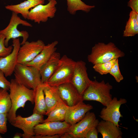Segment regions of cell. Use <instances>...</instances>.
<instances>
[{
	"instance_id": "1",
	"label": "cell",
	"mask_w": 138,
	"mask_h": 138,
	"mask_svg": "<svg viewBox=\"0 0 138 138\" xmlns=\"http://www.w3.org/2000/svg\"><path fill=\"white\" fill-rule=\"evenodd\" d=\"M10 82L9 94L11 107L7 113V118L10 123L16 117L17 110L24 108L27 101L34 103V91L19 83L15 79H12Z\"/></svg>"
},
{
	"instance_id": "2",
	"label": "cell",
	"mask_w": 138,
	"mask_h": 138,
	"mask_svg": "<svg viewBox=\"0 0 138 138\" xmlns=\"http://www.w3.org/2000/svg\"><path fill=\"white\" fill-rule=\"evenodd\" d=\"M124 53L111 42L107 44L99 42L92 48L91 53L88 55V61L94 65L122 57Z\"/></svg>"
},
{
	"instance_id": "3",
	"label": "cell",
	"mask_w": 138,
	"mask_h": 138,
	"mask_svg": "<svg viewBox=\"0 0 138 138\" xmlns=\"http://www.w3.org/2000/svg\"><path fill=\"white\" fill-rule=\"evenodd\" d=\"M113 87L104 80L98 82L96 80L91 82L82 95L83 101H94L100 103L105 107L112 99L110 93Z\"/></svg>"
},
{
	"instance_id": "4",
	"label": "cell",
	"mask_w": 138,
	"mask_h": 138,
	"mask_svg": "<svg viewBox=\"0 0 138 138\" xmlns=\"http://www.w3.org/2000/svg\"><path fill=\"white\" fill-rule=\"evenodd\" d=\"M14 73L15 80L28 88L35 90L41 84L39 70L34 67L17 63Z\"/></svg>"
},
{
	"instance_id": "5",
	"label": "cell",
	"mask_w": 138,
	"mask_h": 138,
	"mask_svg": "<svg viewBox=\"0 0 138 138\" xmlns=\"http://www.w3.org/2000/svg\"><path fill=\"white\" fill-rule=\"evenodd\" d=\"M76 62L64 55L61 59L60 64L47 83L50 86H58L71 82Z\"/></svg>"
},
{
	"instance_id": "6",
	"label": "cell",
	"mask_w": 138,
	"mask_h": 138,
	"mask_svg": "<svg viewBox=\"0 0 138 138\" xmlns=\"http://www.w3.org/2000/svg\"><path fill=\"white\" fill-rule=\"evenodd\" d=\"M19 25L28 27H32L31 24L22 19L17 14L12 12L9 24L4 29L0 30V34L3 35L5 37V44L6 47L8 46L9 41L11 39L22 37V40L20 43L21 45L23 44L27 41L29 36V33L26 31L18 30L17 27Z\"/></svg>"
},
{
	"instance_id": "7",
	"label": "cell",
	"mask_w": 138,
	"mask_h": 138,
	"mask_svg": "<svg viewBox=\"0 0 138 138\" xmlns=\"http://www.w3.org/2000/svg\"><path fill=\"white\" fill-rule=\"evenodd\" d=\"M44 120L43 115L33 113L27 117L18 115L10 123L13 126L22 130V138H32L35 135V126L42 123Z\"/></svg>"
},
{
	"instance_id": "8",
	"label": "cell",
	"mask_w": 138,
	"mask_h": 138,
	"mask_svg": "<svg viewBox=\"0 0 138 138\" xmlns=\"http://www.w3.org/2000/svg\"><path fill=\"white\" fill-rule=\"evenodd\" d=\"M48 0L46 4H39L31 8L27 19L39 24L47 22L49 18H53L57 10V2L56 0Z\"/></svg>"
},
{
	"instance_id": "9",
	"label": "cell",
	"mask_w": 138,
	"mask_h": 138,
	"mask_svg": "<svg viewBox=\"0 0 138 138\" xmlns=\"http://www.w3.org/2000/svg\"><path fill=\"white\" fill-rule=\"evenodd\" d=\"M99 122L95 113L89 111L81 120L71 125L67 132L71 138H84L89 130L96 127Z\"/></svg>"
},
{
	"instance_id": "10",
	"label": "cell",
	"mask_w": 138,
	"mask_h": 138,
	"mask_svg": "<svg viewBox=\"0 0 138 138\" xmlns=\"http://www.w3.org/2000/svg\"><path fill=\"white\" fill-rule=\"evenodd\" d=\"M22 45L18 53L17 63L26 65L36 57L45 45L42 41L38 40L31 42L27 41Z\"/></svg>"
},
{
	"instance_id": "11",
	"label": "cell",
	"mask_w": 138,
	"mask_h": 138,
	"mask_svg": "<svg viewBox=\"0 0 138 138\" xmlns=\"http://www.w3.org/2000/svg\"><path fill=\"white\" fill-rule=\"evenodd\" d=\"M127 102L126 100L124 98H120L118 100L117 97H113L107 106L102 109L99 117L102 120L110 121L119 127L120 118L123 117L120 108L121 105Z\"/></svg>"
},
{
	"instance_id": "12",
	"label": "cell",
	"mask_w": 138,
	"mask_h": 138,
	"mask_svg": "<svg viewBox=\"0 0 138 138\" xmlns=\"http://www.w3.org/2000/svg\"><path fill=\"white\" fill-rule=\"evenodd\" d=\"M87 70L85 62L82 60L76 62L71 83L82 96L91 81Z\"/></svg>"
},
{
	"instance_id": "13",
	"label": "cell",
	"mask_w": 138,
	"mask_h": 138,
	"mask_svg": "<svg viewBox=\"0 0 138 138\" xmlns=\"http://www.w3.org/2000/svg\"><path fill=\"white\" fill-rule=\"evenodd\" d=\"M71 125L64 121H48L36 125L34 128L36 135H54L67 132Z\"/></svg>"
},
{
	"instance_id": "14",
	"label": "cell",
	"mask_w": 138,
	"mask_h": 138,
	"mask_svg": "<svg viewBox=\"0 0 138 138\" xmlns=\"http://www.w3.org/2000/svg\"><path fill=\"white\" fill-rule=\"evenodd\" d=\"M13 49L11 53L4 57L0 56V70L6 77L11 76L14 73L17 63L18 54L20 47L19 38L12 39Z\"/></svg>"
},
{
	"instance_id": "15",
	"label": "cell",
	"mask_w": 138,
	"mask_h": 138,
	"mask_svg": "<svg viewBox=\"0 0 138 138\" xmlns=\"http://www.w3.org/2000/svg\"><path fill=\"white\" fill-rule=\"evenodd\" d=\"M89 104H86L82 101L72 106H68L64 121L71 125L81 120L86 113L93 109Z\"/></svg>"
},
{
	"instance_id": "16",
	"label": "cell",
	"mask_w": 138,
	"mask_h": 138,
	"mask_svg": "<svg viewBox=\"0 0 138 138\" xmlns=\"http://www.w3.org/2000/svg\"><path fill=\"white\" fill-rule=\"evenodd\" d=\"M57 87L61 99L68 106H74L83 101L82 96L72 83H64Z\"/></svg>"
},
{
	"instance_id": "17",
	"label": "cell",
	"mask_w": 138,
	"mask_h": 138,
	"mask_svg": "<svg viewBox=\"0 0 138 138\" xmlns=\"http://www.w3.org/2000/svg\"><path fill=\"white\" fill-rule=\"evenodd\" d=\"M60 54L55 52L48 60L39 69L41 84H47L59 66L61 61Z\"/></svg>"
},
{
	"instance_id": "18",
	"label": "cell",
	"mask_w": 138,
	"mask_h": 138,
	"mask_svg": "<svg viewBox=\"0 0 138 138\" xmlns=\"http://www.w3.org/2000/svg\"><path fill=\"white\" fill-rule=\"evenodd\" d=\"M42 85L47 107V116L59 104L63 101L60 96L57 86H50L47 84Z\"/></svg>"
},
{
	"instance_id": "19",
	"label": "cell",
	"mask_w": 138,
	"mask_h": 138,
	"mask_svg": "<svg viewBox=\"0 0 138 138\" xmlns=\"http://www.w3.org/2000/svg\"><path fill=\"white\" fill-rule=\"evenodd\" d=\"M58 43L57 41H55L45 45L42 50L36 57L26 65L34 67L39 70L56 52L57 49L56 46Z\"/></svg>"
},
{
	"instance_id": "20",
	"label": "cell",
	"mask_w": 138,
	"mask_h": 138,
	"mask_svg": "<svg viewBox=\"0 0 138 138\" xmlns=\"http://www.w3.org/2000/svg\"><path fill=\"white\" fill-rule=\"evenodd\" d=\"M96 128L103 138H122L123 133L120 128L110 121L102 120Z\"/></svg>"
},
{
	"instance_id": "21",
	"label": "cell",
	"mask_w": 138,
	"mask_h": 138,
	"mask_svg": "<svg viewBox=\"0 0 138 138\" xmlns=\"http://www.w3.org/2000/svg\"><path fill=\"white\" fill-rule=\"evenodd\" d=\"M44 3V1L42 0H26L18 4L7 5L5 8L17 14H20L25 19H27L30 9Z\"/></svg>"
},
{
	"instance_id": "22",
	"label": "cell",
	"mask_w": 138,
	"mask_h": 138,
	"mask_svg": "<svg viewBox=\"0 0 138 138\" xmlns=\"http://www.w3.org/2000/svg\"><path fill=\"white\" fill-rule=\"evenodd\" d=\"M34 91V106L33 113L46 115L47 109L42 84L38 86Z\"/></svg>"
},
{
	"instance_id": "23",
	"label": "cell",
	"mask_w": 138,
	"mask_h": 138,
	"mask_svg": "<svg viewBox=\"0 0 138 138\" xmlns=\"http://www.w3.org/2000/svg\"><path fill=\"white\" fill-rule=\"evenodd\" d=\"M68 106L63 101L60 103L49 113L43 122L64 121Z\"/></svg>"
},
{
	"instance_id": "24",
	"label": "cell",
	"mask_w": 138,
	"mask_h": 138,
	"mask_svg": "<svg viewBox=\"0 0 138 138\" xmlns=\"http://www.w3.org/2000/svg\"><path fill=\"white\" fill-rule=\"evenodd\" d=\"M123 31V36L132 37L138 33V14L131 11Z\"/></svg>"
},
{
	"instance_id": "25",
	"label": "cell",
	"mask_w": 138,
	"mask_h": 138,
	"mask_svg": "<svg viewBox=\"0 0 138 138\" xmlns=\"http://www.w3.org/2000/svg\"><path fill=\"white\" fill-rule=\"evenodd\" d=\"M66 1L67 10L70 14L72 15L75 14L76 12L78 10L88 13L95 7V6L86 4L81 0Z\"/></svg>"
},
{
	"instance_id": "26",
	"label": "cell",
	"mask_w": 138,
	"mask_h": 138,
	"mask_svg": "<svg viewBox=\"0 0 138 138\" xmlns=\"http://www.w3.org/2000/svg\"><path fill=\"white\" fill-rule=\"evenodd\" d=\"M7 90L0 88V113H8L11 107V102Z\"/></svg>"
},
{
	"instance_id": "27",
	"label": "cell",
	"mask_w": 138,
	"mask_h": 138,
	"mask_svg": "<svg viewBox=\"0 0 138 138\" xmlns=\"http://www.w3.org/2000/svg\"><path fill=\"white\" fill-rule=\"evenodd\" d=\"M117 59H114L106 62L95 64L94 65L93 68L95 71L100 75L107 74L109 73Z\"/></svg>"
},
{
	"instance_id": "28",
	"label": "cell",
	"mask_w": 138,
	"mask_h": 138,
	"mask_svg": "<svg viewBox=\"0 0 138 138\" xmlns=\"http://www.w3.org/2000/svg\"><path fill=\"white\" fill-rule=\"evenodd\" d=\"M5 37L0 34V56L5 57L10 54L13 49L12 45L6 47L5 44Z\"/></svg>"
},
{
	"instance_id": "29",
	"label": "cell",
	"mask_w": 138,
	"mask_h": 138,
	"mask_svg": "<svg viewBox=\"0 0 138 138\" xmlns=\"http://www.w3.org/2000/svg\"><path fill=\"white\" fill-rule=\"evenodd\" d=\"M118 62V59H117L109 73L113 77L117 82L119 83L123 79V77L120 72Z\"/></svg>"
},
{
	"instance_id": "30",
	"label": "cell",
	"mask_w": 138,
	"mask_h": 138,
	"mask_svg": "<svg viewBox=\"0 0 138 138\" xmlns=\"http://www.w3.org/2000/svg\"><path fill=\"white\" fill-rule=\"evenodd\" d=\"M7 113H0V134H4L7 131Z\"/></svg>"
},
{
	"instance_id": "31",
	"label": "cell",
	"mask_w": 138,
	"mask_h": 138,
	"mask_svg": "<svg viewBox=\"0 0 138 138\" xmlns=\"http://www.w3.org/2000/svg\"><path fill=\"white\" fill-rule=\"evenodd\" d=\"M6 77L3 72L0 70V88L8 91L9 90L10 82Z\"/></svg>"
},
{
	"instance_id": "32",
	"label": "cell",
	"mask_w": 138,
	"mask_h": 138,
	"mask_svg": "<svg viewBox=\"0 0 138 138\" xmlns=\"http://www.w3.org/2000/svg\"><path fill=\"white\" fill-rule=\"evenodd\" d=\"M98 133L96 128H93L87 132L85 135L84 138H98Z\"/></svg>"
},
{
	"instance_id": "33",
	"label": "cell",
	"mask_w": 138,
	"mask_h": 138,
	"mask_svg": "<svg viewBox=\"0 0 138 138\" xmlns=\"http://www.w3.org/2000/svg\"><path fill=\"white\" fill-rule=\"evenodd\" d=\"M128 6L131 8L132 11L138 14V0H130Z\"/></svg>"
},
{
	"instance_id": "34",
	"label": "cell",
	"mask_w": 138,
	"mask_h": 138,
	"mask_svg": "<svg viewBox=\"0 0 138 138\" xmlns=\"http://www.w3.org/2000/svg\"><path fill=\"white\" fill-rule=\"evenodd\" d=\"M61 134H56L54 135H34L32 138H60Z\"/></svg>"
},
{
	"instance_id": "35",
	"label": "cell",
	"mask_w": 138,
	"mask_h": 138,
	"mask_svg": "<svg viewBox=\"0 0 138 138\" xmlns=\"http://www.w3.org/2000/svg\"><path fill=\"white\" fill-rule=\"evenodd\" d=\"M22 134L20 133H16L14 135V138H20L22 137Z\"/></svg>"
},
{
	"instance_id": "36",
	"label": "cell",
	"mask_w": 138,
	"mask_h": 138,
	"mask_svg": "<svg viewBox=\"0 0 138 138\" xmlns=\"http://www.w3.org/2000/svg\"><path fill=\"white\" fill-rule=\"evenodd\" d=\"M1 134H0V138H2V137L1 136Z\"/></svg>"
},
{
	"instance_id": "37",
	"label": "cell",
	"mask_w": 138,
	"mask_h": 138,
	"mask_svg": "<svg viewBox=\"0 0 138 138\" xmlns=\"http://www.w3.org/2000/svg\"><path fill=\"white\" fill-rule=\"evenodd\" d=\"M42 0L44 1L45 0Z\"/></svg>"
}]
</instances>
